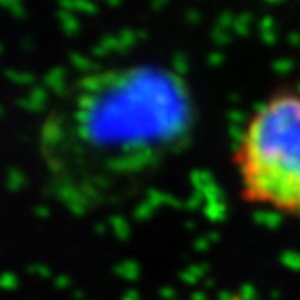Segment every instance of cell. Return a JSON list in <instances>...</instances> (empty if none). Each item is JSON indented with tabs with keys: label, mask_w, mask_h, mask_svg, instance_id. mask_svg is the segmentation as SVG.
<instances>
[{
	"label": "cell",
	"mask_w": 300,
	"mask_h": 300,
	"mask_svg": "<svg viewBox=\"0 0 300 300\" xmlns=\"http://www.w3.org/2000/svg\"><path fill=\"white\" fill-rule=\"evenodd\" d=\"M195 105L185 78L165 65L96 71L56 98L38 130L49 190L72 213L132 197L183 152Z\"/></svg>",
	"instance_id": "obj_1"
},
{
	"label": "cell",
	"mask_w": 300,
	"mask_h": 300,
	"mask_svg": "<svg viewBox=\"0 0 300 300\" xmlns=\"http://www.w3.org/2000/svg\"><path fill=\"white\" fill-rule=\"evenodd\" d=\"M231 163L246 205L300 219V90H277L249 114Z\"/></svg>",
	"instance_id": "obj_2"
}]
</instances>
